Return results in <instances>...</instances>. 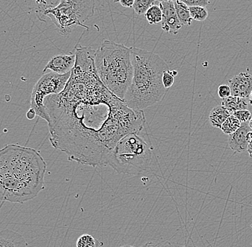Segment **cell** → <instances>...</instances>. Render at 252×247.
Segmentation results:
<instances>
[{
	"label": "cell",
	"instance_id": "f546056e",
	"mask_svg": "<svg viewBox=\"0 0 252 247\" xmlns=\"http://www.w3.org/2000/svg\"><path fill=\"white\" fill-rule=\"evenodd\" d=\"M159 2H163V1H174L175 0H157Z\"/></svg>",
	"mask_w": 252,
	"mask_h": 247
},
{
	"label": "cell",
	"instance_id": "7c38bea8",
	"mask_svg": "<svg viewBox=\"0 0 252 247\" xmlns=\"http://www.w3.org/2000/svg\"><path fill=\"white\" fill-rule=\"evenodd\" d=\"M0 247H27L23 236L9 229L0 232Z\"/></svg>",
	"mask_w": 252,
	"mask_h": 247
},
{
	"label": "cell",
	"instance_id": "7a4b0ae2",
	"mask_svg": "<svg viewBox=\"0 0 252 247\" xmlns=\"http://www.w3.org/2000/svg\"><path fill=\"white\" fill-rule=\"evenodd\" d=\"M47 163L34 149L8 144L0 149V201L23 204L45 189Z\"/></svg>",
	"mask_w": 252,
	"mask_h": 247
},
{
	"label": "cell",
	"instance_id": "4316f807",
	"mask_svg": "<svg viewBox=\"0 0 252 247\" xmlns=\"http://www.w3.org/2000/svg\"><path fill=\"white\" fill-rule=\"evenodd\" d=\"M35 116H37L36 115L35 111L32 108L30 109L29 111L27 113V117L28 118V119H33L35 117Z\"/></svg>",
	"mask_w": 252,
	"mask_h": 247
},
{
	"label": "cell",
	"instance_id": "d6986e66",
	"mask_svg": "<svg viewBox=\"0 0 252 247\" xmlns=\"http://www.w3.org/2000/svg\"><path fill=\"white\" fill-rule=\"evenodd\" d=\"M190 16L193 20L198 22H203L207 19L209 16L207 9L201 6H194V7H189Z\"/></svg>",
	"mask_w": 252,
	"mask_h": 247
},
{
	"label": "cell",
	"instance_id": "277c9868",
	"mask_svg": "<svg viewBox=\"0 0 252 247\" xmlns=\"http://www.w3.org/2000/svg\"><path fill=\"white\" fill-rule=\"evenodd\" d=\"M94 64L104 86L124 101L133 75L130 47L113 41H103L95 51Z\"/></svg>",
	"mask_w": 252,
	"mask_h": 247
},
{
	"label": "cell",
	"instance_id": "603a6c76",
	"mask_svg": "<svg viewBox=\"0 0 252 247\" xmlns=\"http://www.w3.org/2000/svg\"><path fill=\"white\" fill-rule=\"evenodd\" d=\"M179 1L185 3L189 7L201 6V7H206L210 3L209 0H179Z\"/></svg>",
	"mask_w": 252,
	"mask_h": 247
},
{
	"label": "cell",
	"instance_id": "44dd1931",
	"mask_svg": "<svg viewBox=\"0 0 252 247\" xmlns=\"http://www.w3.org/2000/svg\"><path fill=\"white\" fill-rule=\"evenodd\" d=\"M178 72L176 70L165 71L163 75V84L166 89H169L174 84L175 78L177 76Z\"/></svg>",
	"mask_w": 252,
	"mask_h": 247
},
{
	"label": "cell",
	"instance_id": "ffe728a7",
	"mask_svg": "<svg viewBox=\"0 0 252 247\" xmlns=\"http://www.w3.org/2000/svg\"><path fill=\"white\" fill-rule=\"evenodd\" d=\"M100 242L90 234H83L77 241V247H98Z\"/></svg>",
	"mask_w": 252,
	"mask_h": 247
},
{
	"label": "cell",
	"instance_id": "1f68e13d",
	"mask_svg": "<svg viewBox=\"0 0 252 247\" xmlns=\"http://www.w3.org/2000/svg\"><path fill=\"white\" fill-rule=\"evenodd\" d=\"M119 247H135L132 246V245H124V246H121Z\"/></svg>",
	"mask_w": 252,
	"mask_h": 247
},
{
	"label": "cell",
	"instance_id": "484cf974",
	"mask_svg": "<svg viewBox=\"0 0 252 247\" xmlns=\"http://www.w3.org/2000/svg\"><path fill=\"white\" fill-rule=\"evenodd\" d=\"M135 0H120V4L124 7H133Z\"/></svg>",
	"mask_w": 252,
	"mask_h": 247
},
{
	"label": "cell",
	"instance_id": "30bf717a",
	"mask_svg": "<svg viewBox=\"0 0 252 247\" xmlns=\"http://www.w3.org/2000/svg\"><path fill=\"white\" fill-rule=\"evenodd\" d=\"M231 96L248 98L252 92V75L247 72H241L228 81Z\"/></svg>",
	"mask_w": 252,
	"mask_h": 247
},
{
	"label": "cell",
	"instance_id": "5b68a950",
	"mask_svg": "<svg viewBox=\"0 0 252 247\" xmlns=\"http://www.w3.org/2000/svg\"><path fill=\"white\" fill-rule=\"evenodd\" d=\"M37 2V18L45 22L49 17L56 26L61 35L67 36L77 27L89 29L84 25L93 17L95 9L94 0H56L55 4L48 0H40Z\"/></svg>",
	"mask_w": 252,
	"mask_h": 247
},
{
	"label": "cell",
	"instance_id": "52a82bcc",
	"mask_svg": "<svg viewBox=\"0 0 252 247\" xmlns=\"http://www.w3.org/2000/svg\"><path fill=\"white\" fill-rule=\"evenodd\" d=\"M71 72L65 75H58L54 72L42 74L33 87L31 99V108L35 111L36 115L47 122L48 116L45 110L44 101L47 96L62 92L70 78Z\"/></svg>",
	"mask_w": 252,
	"mask_h": 247
},
{
	"label": "cell",
	"instance_id": "2e32d148",
	"mask_svg": "<svg viewBox=\"0 0 252 247\" xmlns=\"http://www.w3.org/2000/svg\"><path fill=\"white\" fill-rule=\"evenodd\" d=\"M241 125H242V123L235 116L231 114L222 124L220 130L226 135H230L235 132L236 130H239Z\"/></svg>",
	"mask_w": 252,
	"mask_h": 247
},
{
	"label": "cell",
	"instance_id": "e0dca14e",
	"mask_svg": "<svg viewBox=\"0 0 252 247\" xmlns=\"http://www.w3.org/2000/svg\"><path fill=\"white\" fill-rule=\"evenodd\" d=\"M146 20L150 25H157L160 23L163 18V13L159 5H153L145 14Z\"/></svg>",
	"mask_w": 252,
	"mask_h": 247
},
{
	"label": "cell",
	"instance_id": "9a60e30c",
	"mask_svg": "<svg viewBox=\"0 0 252 247\" xmlns=\"http://www.w3.org/2000/svg\"><path fill=\"white\" fill-rule=\"evenodd\" d=\"M173 2H174L175 9H176L178 18H179L181 25L183 26H190L193 21V19L190 16L189 6L179 0H175Z\"/></svg>",
	"mask_w": 252,
	"mask_h": 247
},
{
	"label": "cell",
	"instance_id": "9c48e42d",
	"mask_svg": "<svg viewBox=\"0 0 252 247\" xmlns=\"http://www.w3.org/2000/svg\"><path fill=\"white\" fill-rule=\"evenodd\" d=\"M163 13L161 21V28L167 34H176L179 32L183 25H181L173 1H163L159 4Z\"/></svg>",
	"mask_w": 252,
	"mask_h": 247
},
{
	"label": "cell",
	"instance_id": "836d02e7",
	"mask_svg": "<svg viewBox=\"0 0 252 247\" xmlns=\"http://www.w3.org/2000/svg\"><path fill=\"white\" fill-rule=\"evenodd\" d=\"M36 1H39V0H35Z\"/></svg>",
	"mask_w": 252,
	"mask_h": 247
},
{
	"label": "cell",
	"instance_id": "3957f363",
	"mask_svg": "<svg viewBox=\"0 0 252 247\" xmlns=\"http://www.w3.org/2000/svg\"><path fill=\"white\" fill-rule=\"evenodd\" d=\"M133 75L124 102L135 111H143L163 98L167 89L163 75L169 70L158 55L137 47H130Z\"/></svg>",
	"mask_w": 252,
	"mask_h": 247
},
{
	"label": "cell",
	"instance_id": "6da1fadb",
	"mask_svg": "<svg viewBox=\"0 0 252 247\" xmlns=\"http://www.w3.org/2000/svg\"><path fill=\"white\" fill-rule=\"evenodd\" d=\"M95 51L77 44L65 88L44 101L52 146L69 161L93 167L107 166L119 140L146 124L143 111L128 108L102 84L94 67Z\"/></svg>",
	"mask_w": 252,
	"mask_h": 247
},
{
	"label": "cell",
	"instance_id": "8fae6325",
	"mask_svg": "<svg viewBox=\"0 0 252 247\" xmlns=\"http://www.w3.org/2000/svg\"><path fill=\"white\" fill-rule=\"evenodd\" d=\"M250 126L247 123H242L239 130L228 135V144L230 149L236 153H242L248 149L247 134L251 132Z\"/></svg>",
	"mask_w": 252,
	"mask_h": 247
},
{
	"label": "cell",
	"instance_id": "5bb4252c",
	"mask_svg": "<svg viewBox=\"0 0 252 247\" xmlns=\"http://www.w3.org/2000/svg\"><path fill=\"white\" fill-rule=\"evenodd\" d=\"M231 114V113L222 105L215 107L212 109L209 114V122L213 127L220 129L222 124Z\"/></svg>",
	"mask_w": 252,
	"mask_h": 247
},
{
	"label": "cell",
	"instance_id": "4dcf8cb0",
	"mask_svg": "<svg viewBox=\"0 0 252 247\" xmlns=\"http://www.w3.org/2000/svg\"><path fill=\"white\" fill-rule=\"evenodd\" d=\"M250 105H252V92H251V94H250Z\"/></svg>",
	"mask_w": 252,
	"mask_h": 247
},
{
	"label": "cell",
	"instance_id": "cb8c5ba5",
	"mask_svg": "<svg viewBox=\"0 0 252 247\" xmlns=\"http://www.w3.org/2000/svg\"><path fill=\"white\" fill-rule=\"evenodd\" d=\"M218 95L220 99L227 98L231 95V89L229 86L226 84H222L218 88Z\"/></svg>",
	"mask_w": 252,
	"mask_h": 247
},
{
	"label": "cell",
	"instance_id": "d6a6232c",
	"mask_svg": "<svg viewBox=\"0 0 252 247\" xmlns=\"http://www.w3.org/2000/svg\"><path fill=\"white\" fill-rule=\"evenodd\" d=\"M113 2H115V3L120 2V0H113Z\"/></svg>",
	"mask_w": 252,
	"mask_h": 247
},
{
	"label": "cell",
	"instance_id": "ac0fdd59",
	"mask_svg": "<svg viewBox=\"0 0 252 247\" xmlns=\"http://www.w3.org/2000/svg\"><path fill=\"white\" fill-rule=\"evenodd\" d=\"M157 0H135L133 6L134 12L138 15H143L154 5Z\"/></svg>",
	"mask_w": 252,
	"mask_h": 247
},
{
	"label": "cell",
	"instance_id": "7402d4cb",
	"mask_svg": "<svg viewBox=\"0 0 252 247\" xmlns=\"http://www.w3.org/2000/svg\"><path fill=\"white\" fill-rule=\"evenodd\" d=\"M233 115L235 116L240 121L241 123H247L252 118L251 112L248 110H240V111H236V112L233 114Z\"/></svg>",
	"mask_w": 252,
	"mask_h": 247
},
{
	"label": "cell",
	"instance_id": "ba28073f",
	"mask_svg": "<svg viewBox=\"0 0 252 247\" xmlns=\"http://www.w3.org/2000/svg\"><path fill=\"white\" fill-rule=\"evenodd\" d=\"M75 61L76 55L74 51L69 54L55 55L47 62L42 74L50 71L58 75H65L72 70L75 67Z\"/></svg>",
	"mask_w": 252,
	"mask_h": 247
},
{
	"label": "cell",
	"instance_id": "4fadbf2b",
	"mask_svg": "<svg viewBox=\"0 0 252 247\" xmlns=\"http://www.w3.org/2000/svg\"><path fill=\"white\" fill-rule=\"evenodd\" d=\"M221 105L231 114L240 110H248V103L245 98L231 95L227 98L222 99Z\"/></svg>",
	"mask_w": 252,
	"mask_h": 247
},
{
	"label": "cell",
	"instance_id": "83f0119b",
	"mask_svg": "<svg viewBox=\"0 0 252 247\" xmlns=\"http://www.w3.org/2000/svg\"><path fill=\"white\" fill-rule=\"evenodd\" d=\"M247 152H249L250 157L252 158V141H249L248 149H247Z\"/></svg>",
	"mask_w": 252,
	"mask_h": 247
},
{
	"label": "cell",
	"instance_id": "f1b7e54d",
	"mask_svg": "<svg viewBox=\"0 0 252 247\" xmlns=\"http://www.w3.org/2000/svg\"><path fill=\"white\" fill-rule=\"evenodd\" d=\"M249 126H250V128H251V130H252V116L251 119H250V120L249 121Z\"/></svg>",
	"mask_w": 252,
	"mask_h": 247
},
{
	"label": "cell",
	"instance_id": "d4e9b609",
	"mask_svg": "<svg viewBox=\"0 0 252 247\" xmlns=\"http://www.w3.org/2000/svg\"><path fill=\"white\" fill-rule=\"evenodd\" d=\"M141 247H165L164 244L161 243L158 241H152V242H147L143 246Z\"/></svg>",
	"mask_w": 252,
	"mask_h": 247
},
{
	"label": "cell",
	"instance_id": "8992f818",
	"mask_svg": "<svg viewBox=\"0 0 252 247\" xmlns=\"http://www.w3.org/2000/svg\"><path fill=\"white\" fill-rule=\"evenodd\" d=\"M141 132L127 134L113 148L108 166L118 174L138 175L149 169L152 160V147Z\"/></svg>",
	"mask_w": 252,
	"mask_h": 247
}]
</instances>
